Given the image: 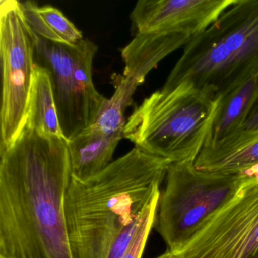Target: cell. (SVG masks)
<instances>
[{
    "mask_svg": "<svg viewBox=\"0 0 258 258\" xmlns=\"http://www.w3.org/2000/svg\"><path fill=\"white\" fill-rule=\"evenodd\" d=\"M0 155V258H73L64 212L67 140L25 125Z\"/></svg>",
    "mask_w": 258,
    "mask_h": 258,
    "instance_id": "6da1fadb",
    "label": "cell"
},
{
    "mask_svg": "<svg viewBox=\"0 0 258 258\" xmlns=\"http://www.w3.org/2000/svg\"><path fill=\"white\" fill-rule=\"evenodd\" d=\"M170 164L135 146L93 176H72L64 212L73 258H108L160 191Z\"/></svg>",
    "mask_w": 258,
    "mask_h": 258,
    "instance_id": "7a4b0ae2",
    "label": "cell"
},
{
    "mask_svg": "<svg viewBox=\"0 0 258 258\" xmlns=\"http://www.w3.org/2000/svg\"><path fill=\"white\" fill-rule=\"evenodd\" d=\"M258 76V0H236L191 37L162 88L192 84L216 99Z\"/></svg>",
    "mask_w": 258,
    "mask_h": 258,
    "instance_id": "3957f363",
    "label": "cell"
},
{
    "mask_svg": "<svg viewBox=\"0 0 258 258\" xmlns=\"http://www.w3.org/2000/svg\"><path fill=\"white\" fill-rule=\"evenodd\" d=\"M219 101L188 83L161 88L135 108L123 138L171 164L195 162L208 140Z\"/></svg>",
    "mask_w": 258,
    "mask_h": 258,
    "instance_id": "277c9868",
    "label": "cell"
},
{
    "mask_svg": "<svg viewBox=\"0 0 258 258\" xmlns=\"http://www.w3.org/2000/svg\"><path fill=\"white\" fill-rule=\"evenodd\" d=\"M166 176L167 185L160 196L155 223L169 251L174 255L250 179L240 174L202 171L193 161L172 163Z\"/></svg>",
    "mask_w": 258,
    "mask_h": 258,
    "instance_id": "5b68a950",
    "label": "cell"
},
{
    "mask_svg": "<svg viewBox=\"0 0 258 258\" xmlns=\"http://www.w3.org/2000/svg\"><path fill=\"white\" fill-rule=\"evenodd\" d=\"M35 42L40 61L37 63L49 71L60 125L68 141L96 121L108 99L93 83L92 71L98 47L88 39L68 45L36 34Z\"/></svg>",
    "mask_w": 258,
    "mask_h": 258,
    "instance_id": "8992f818",
    "label": "cell"
},
{
    "mask_svg": "<svg viewBox=\"0 0 258 258\" xmlns=\"http://www.w3.org/2000/svg\"><path fill=\"white\" fill-rule=\"evenodd\" d=\"M36 55L35 34L21 2H0V56L3 71L0 153L17 140L26 123Z\"/></svg>",
    "mask_w": 258,
    "mask_h": 258,
    "instance_id": "52a82bcc",
    "label": "cell"
},
{
    "mask_svg": "<svg viewBox=\"0 0 258 258\" xmlns=\"http://www.w3.org/2000/svg\"><path fill=\"white\" fill-rule=\"evenodd\" d=\"M176 258H258V176L245 181Z\"/></svg>",
    "mask_w": 258,
    "mask_h": 258,
    "instance_id": "ba28073f",
    "label": "cell"
},
{
    "mask_svg": "<svg viewBox=\"0 0 258 258\" xmlns=\"http://www.w3.org/2000/svg\"><path fill=\"white\" fill-rule=\"evenodd\" d=\"M236 0H140L131 15L137 34H183L193 37Z\"/></svg>",
    "mask_w": 258,
    "mask_h": 258,
    "instance_id": "9c48e42d",
    "label": "cell"
},
{
    "mask_svg": "<svg viewBox=\"0 0 258 258\" xmlns=\"http://www.w3.org/2000/svg\"><path fill=\"white\" fill-rule=\"evenodd\" d=\"M191 39L187 34L176 33L137 34L121 51L125 64L123 76L139 87L152 69Z\"/></svg>",
    "mask_w": 258,
    "mask_h": 258,
    "instance_id": "30bf717a",
    "label": "cell"
},
{
    "mask_svg": "<svg viewBox=\"0 0 258 258\" xmlns=\"http://www.w3.org/2000/svg\"><path fill=\"white\" fill-rule=\"evenodd\" d=\"M258 108V76L253 77L220 98L204 147H211L238 132Z\"/></svg>",
    "mask_w": 258,
    "mask_h": 258,
    "instance_id": "8fae6325",
    "label": "cell"
},
{
    "mask_svg": "<svg viewBox=\"0 0 258 258\" xmlns=\"http://www.w3.org/2000/svg\"><path fill=\"white\" fill-rule=\"evenodd\" d=\"M25 125L48 137L66 139L60 125L49 71L37 62Z\"/></svg>",
    "mask_w": 258,
    "mask_h": 258,
    "instance_id": "7c38bea8",
    "label": "cell"
},
{
    "mask_svg": "<svg viewBox=\"0 0 258 258\" xmlns=\"http://www.w3.org/2000/svg\"><path fill=\"white\" fill-rule=\"evenodd\" d=\"M195 166L198 170L202 171L256 177L258 176V135L226 153L205 158L198 157Z\"/></svg>",
    "mask_w": 258,
    "mask_h": 258,
    "instance_id": "4fadbf2b",
    "label": "cell"
},
{
    "mask_svg": "<svg viewBox=\"0 0 258 258\" xmlns=\"http://www.w3.org/2000/svg\"><path fill=\"white\" fill-rule=\"evenodd\" d=\"M161 192L158 191L146 207L135 235L120 258H142L149 234L155 224Z\"/></svg>",
    "mask_w": 258,
    "mask_h": 258,
    "instance_id": "5bb4252c",
    "label": "cell"
},
{
    "mask_svg": "<svg viewBox=\"0 0 258 258\" xmlns=\"http://www.w3.org/2000/svg\"><path fill=\"white\" fill-rule=\"evenodd\" d=\"M39 12L52 32L63 43L76 45L84 40L81 31L58 9L52 6H43L39 7Z\"/></svg>",
    "mask_w": 258,
    "mask_h": 258,
    "instance_id": "9a60e30c",
    "label": "cell"
},
{
    "mask_svg": "<svg viewBox=\"0 0 258 258\" xmlns=\"http://www.w3.org/2000/svg\"><path fill=\"white\" fill-rule=\"evenodd\" d=\"M21 7L27 24L37 36L49 41L64 43L48 26L39 12L38 6L35 3L31 1L21 3Z\"/></svg>",
    "mask_w": 258,
    "mask_h": 258,
    "instance_id": "2e32d148",
    "label": "cell"
},
{
    "mask_svg": "<svg viewBox=\"0 0 258 258\" xmlns=\"http://www.w3.org/2000/svg\"><path fill=\"white\" fill-rule=\"evenodd\" d=\"M156 258H176V256L168 250V251L164 253V254L161 255V256H158Z\"/></svg>",
    "mask_w": 258,
    "mask_h": 258,
    "instance_id": "e0dca14e",
    "label": "cell"
}]
</instances>
